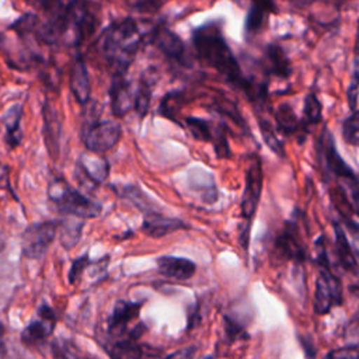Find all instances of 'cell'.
<instances>
[{
    "label": "cell",
    "mask_w": 359,
    "mask_h": 359,
    "mask_svg": "<svg viewBox=\"0 0 359 359\" xmlns=\"http://www.w3.org/2000/svg\"><path fill=\"white\" fill-rule=\"evenodd\" d=\"M192 42L202 60L223 74L230 84L245 93L250 80L243 76L240 65L224 41L217 22H206L194 29Z\"/></svg>",
    "instance_id": "cell-1"
},
{
    "label": "cell",
    "mask_w": 359,
    "mask_h": 359,
    "mask_svg": "<svg viewBox=\"0 0 359 359\" xmlns=\"http://www.w3.org/2000/svg\"><path fill=\"white\" fill-rule=\"evenodd\" d=\"M142 39L136 20L125 18L111 24L102 32L100 38V50L115 67V72L126 73L140 48Z\"/></svg>",
    "instance_id": "cell-2"
},
{
    "label": "cell",
    "mask_w": 359,
    "mask_h": 359,
    "mask_svg": "<svg viewBox=\"0 0 359 359\" xmlns=\"http://www.w3.org/2000/svg\"><path fill=\"white\" fill-rule=\"evenodd\" d=\"M49 199L56 205L57 210L79 219H93L101 215L102 205L91 198L84 196L77 189L72 188L66 181L56 178L48 188Z\"/></svg>",
    "instance_id": "cell-3"
},
{
    "label": "cell",
    "mask_w": 359,
    "mask_h": 359,
    "mask_svg": "<svg viewBox=\"0 0 359 359\" xmlns=\"http://www.w3.org/2000/svg\"><path fill=\"white\" fill-rule=\"evenodd\" d=\"M317 248H318L317 259H318L320 272L316 282L313 306L317 314H325L331 310V307L342 303V286L339 279L331 271L323 238H318Z\"/></svg>",
    "instance_id": "cell-4"
},
{
    "label": "cell",
    "mask_w": 359,
    "mask_h": 359,
    "mask_svg": "<svg viewBox=\"0 0 359 359\" xmlns=\"http://www.w3.org/2000/svg\"><path fill=\"white\" fill-rule=\"evenodd\" d=\"M57 233V223L53 220H43L29 224L21 236V251L25 258H42Z\"/></svg>",
    "instance_id": "cell-5"
},
{
    "label": "cell",
    "mask_w": 359,
    "mask_h": 359,
    "mask_svg": "<svg viewBox=\"0 0 359 359\" xmlns=\"http://www.w3.org/2000/svg\"><path fill=\"white\" fill-rule=\"evenodd\" d=\"M121 135L122 128L115 121L90 122L83 130V142L88 151L102 154L119 142Z\"/></svg>",
    "instance_id": "cell-6"
},
{
    "label": "cell",
    "mask_w": 359,
    "mask_h": 359,
    "mask_svg": "<svg viewBox=\"0 0 359 359\" xmlns=\"http://www.w3.org/2000/svg\"><path fill=\"white\" fill-rule=\"evenodd\" d=\"M317 150H318L320 167L324 174H330V175L332 174L334 177H337V180L355 175L352 168L338 154L335 143H334V137L328 132L327 128L323 129V132L318 137Z\"/></svg>",
    "instance_id": "cell-7"
},
{
    "label": "cell",
    "mask_w": 359,
    "mask_h": 359,
    "mask_svg": "<svg viewBox=\"0 0 359 359\" xmlns=\"http://www.w3.org/2000/svg\"><path fill=\"white\" fill-rule=\"evenodd\" d=\"M262 182H264V174H262V165L261 160L258 157H254L247 168L245 174V187L241 198V215L248 222L254 216L257 206L259 203L261 192H262Z\"/></svg>",
    "instance_id": "cell-8"
},
{
    "label": "cell",
    "mask_w": 359,
    "mask_h": 359,
    "mask_svg": "<svg viewBox=\"0 0 359 359\" xmlns=\"http://www.w3.org/2000/svg\"><path fill=\"white\" fill-rule=\"evenodd\" d=\"M56 321L57 320L55 311L48 304L43 303L38 309L36 318L32 320L22 331L21 341L25 345H38L45 342L52 335Z\"/></svg>",
    "instance_id": "cell-9"
},
{
    "label": "cell",
    "mask_w": 359,
    "mask_h": 359,
    "mask_svg": "<svg viewBox=\"0 0 359 359\" xmlns=\"http://www.w3.org/2000/svg\"><path fill=\"white\" fill-rule=\"evenodd\" d=\"M77 170V180L86 178L91 187H97L107 180L109 164L104 157H101V154L87 150L79 157Z\"/></svg>",
    "instance_id": "cell-10"
},
{
    "label": "cell",
    "mask_w": 359,
    "mask_h": 359,
    "mask_svg": "<svg viewBox=\"0 0 359 359\" xmlns=\"http://www.w3.org/2000/svg\"><path fill=\"white\" fill-rule=\"evenodd\" d=\"M299 227L294 222H287L285 230L275 240V251L278 255L294 262H303L306 258L304 248L299 238Z\"/></svg>",
    "instance_id": "cell-11"
},
{
    "label": "cell",
    "mask_w": 359,
    "mask_h": 359,
    "mask_svg": "<svg viewBox=\"0 0 359 359\" xmlns=\"http://www.w3.org/2000/svg\"><path fill=\"white\" fill-rule=\"evenodd\" d=\"M142 303L118 300L112 309V314L108 320V334L114 338L128 335V325L130 321L137 318Z\"/></svg>",
    "instance_id": "cell-12"
},
{
    "label": "cell",
    "mask_w": 359,
    "mask_h": 359,
    "mask_svg": "<svg viewBox=\"0 0 359 359\" xmlns=\"http://www.w3.org/2000/svg\"><path fill=\"white\" fill-rule=\"evenodd\" d=\"M43 116V142L48 150V154L52 160L59 157L60 149V135H62V122L57 111L49 101H45L42 108Z\"/></svg>",
    "instance_id": "cell-13"
},
{
    "label": "cell",
    "mask_w": 359,
    "mask_h": 359,
    "mask_svg": "<svg viewBox=\"0 0 359 359\" xmlns=\"http://www.w3.org/2000/svg\"><path fill=\"white\" fill-rule=\"evenodd\" d=\"M109 100L112 114L116 118H122L130 109H133V94L130 93V84L128 83L125 73H114L109 88Z\"/></svg>",
    "instance_id": "cell-14"
},
{
    "label": "cell",
    "mask_w": 359,
    "mask_h": 359,
    "mask_svg": "<svg viewBox=\"0 0 359 359\" xmlns=\"http://www.w3.org/2000/svg\"><path fill=\"white\" fill-rule=\"evenodd\" d=\"M151 41L167 57L185 63V43L175 32L165 27H158L153 31Z\"/></svg>",
    "instance_id": "cell-15"
},
{
    "label": "cell",
    "mask_w": 359,
    "mask_h": 359,
    "mask_svg": "<svg viewBox=\"0 0 359 359\" xmlns=\"http://www.w3.org/2000/svg\"><path fill=\"white\" fill-rule=\"evenodd\" d=\"M185 223L177 217H167L163 216L161 213H157L154 210L146 212L143 223H142V230L144 234L153 238H160L164 237L175 230L184 229Z\"/></svg>",
    "instance_id": "cell-16"
},
{
    "label": "cell",
    "mask_w": 359,
    "mask_h": 359,
    "mask_svg": "<svg viewBox=\"0 0 359 359\" xmlns=\"http://www.w3.org/2000/svg\"><path fill=\"white\" fill-rule=\"evenodd\" d=\"M69 84L76 101L81 105H86L90 101L91 83L87 65L81 57H76V60L72 65Z\"/></svg>",
    "instance_id": "cell-17"
},
{
    "label": "cell",
    "mask_w": 359,
    "mask_h": 359,
    "mask_svg": "<svg viewBox=\"0 0 359 359\" xmlns=\"http://www.w3.org/2000/svg\"><path fill=\"white\" fill-rule=\"evenodd\" d=\"M157 269L161 275L167 278L185 280L194 276L196 271V265L187 258L164 255L157 258Z\"/></svg>",
    "instance_id": "cell-18"
},
{
    "label": "cell",
    "mask_w": 359,
    "mask_h": 359,
    "mask_svg": "<svg viewBox=\"0 0 359 359\" xmlns=\"http://www.w3.org/2000/svg\"><path fill=\"white\" fill-rule=\"evenodd\" d=\"M334 233H335L337 255H338L341 266L346 272H349L351 275H358L359 273V265H358L355 252L351 247V243L348 241V237H346V233H345L344 227L338 222H334Z\"/></svg>",
    "instance_id": "cell-19"
},
{
    "label": "cell",
    "mask_w": 359,
    "mask_h": 359,
    "mask_svg": "<svg viewBox=\"0 0 359 359\" xmlns=\"http://www.w3.org/2000/svg\"><path fill=\"white\" fill-rule=\"evenodd\" d=\"M105 351L111 359H143L142 346L137 344V339L129 335L115 338V341L105 346Z\"/></svg>",
    "instance_id": "cell-20"
},
{
    "label": "cell",
    "mask_w": 359,
    "mask_h": 359,
    "mask_svg": "<svg viewBox=\"0 0 359 359\" xmlns=\"http://www.w3.org/2000/svg\"><path fill=\"white\" fill-rule=\"evenodd\" d=\"M21 116H22V105L17 102L8 107L1 118L6 128V142L10 149H14L21 143V139H22V132L20 128Z\"/></svg>",
    "instance_id": "cell-21"
},
{
    "label": "cell",
    "mask_w": 359,
    "mask_h": 359,
    "mask_svg": "<svg viewBox=\"0 0 359 359\" xmlns=\"http://www.w3.org/2000/svg\"><path fill=\"white\" fill-rule=\"evenodd\" d=\"M275 11V4L272 0H252L245 18L247 34H257L265 24L268 15Z\"/></svg>",
    "instance_id": "cell-22"
},
{
    "label": "cell",
    "mask_w": 359,
    "mask_h": 359,
    "mask_svg": "<svg viewBox=\"0 0 359 359\" xmlns=\"http://www.w3.org/2000/svg\"><path fill=\"white\" fill-rule=\"evenodd\" d=\"M84 226V220H79V217L69 216L67 219H63L57 223V231H59V240L60 244L66 250H72L81 237V229Z\"/></svg>",
    "instance_id": "cell-23"
},
{
    "label": "cell",
    "mask_w": 359,
    "mask_h": 359,
    "mask_svg": "<svg viewBox=\"0 0 359 359\" xmlns=\"http://www.w3.org/2000/svg\"><path fill=\"white\" fill-rule=\"evenodd\" d=\"M266 57L269 60L271 65V70L275 76L280 77V79H287L292 67H290V62L285 55V50L276 45V43H269L266 46Z\"/></svg>",
    "instance_id": "cell-24"
},
{
    "label": "cell",
    "mask_w": 359,
    "mask_h": 359,
    "mask_svg": "<svg viewBox=\"0 0 359 359\" xmlns=\"http://www.w3.org/2000/svg\"><path fill=\"white\" fill-rule=\"evenodd\" d=\"M275 122L278 129L285 135H293L302 128V122L297 119L293 108L289 104H280L276 108Z\"/></svg>",
    "instance_id": "cell-25"
},
{
    "label": "cell",
    "mask_w": 359,
    "mask_h": 359,
    "mask_svg": "<svg viewBox=\"0 0 359 359\" xmlns=\"http://www.w3.org/2000/svg\"><path fill=\"white\" fill-rule=\"evenodd\" d=\"M153 88V81L151 77L149 76H142L139 80V86L136 93L133 94V109L137 112L140 118L146 116L150 108V101H151V90Z\"/></svg>",
    "instance_id": "cell-26"
},
{
    "label": "cell",
    "mask_w": 359,
    "mask_h": 359,
    "mask_svg": "<svg viewBox=\"0 0 359 359\" xmlns=\"http://www.w3.org/2000/svg\"><path fill=\"white\" fill-rule=\"evenodd\" d=\"M184 102H187V95L181 91H172L161 100L158 111L163 116L177 121V114L180 112V108Z\"/></svg>",
    "instance_id": "cell-27"
},
{
    "label": "cell",
    "mask_w": 359,
    "mask_h": 359,
    "mask_svg": "<svg viewBox=\"0 0 359 359\" xmlns=\"http://www.w3.org/2000/svg\"><path fill=\"white\" fill-rule=\"evenodd\" d=\"M321 121V102L318 101L314 93H309L306 95L304 108H303V119L302 126L306 129L307 126L317 125Z\"/></svg>",
    "instance_id": "cell-28"
},
{
    "label": "cell",
    "mask_w": 359,
    "mask_h": 359,
    "mask_svg": "<svg viewBox=\"0 0 359 359\" xmlns=\"http://www.w3.org/2000/svg\"><path fill=\"white\" fill-rule=\"evenodd\" d=\"M185 123L196 140L212 142L215 128L210 125V122L201 118H195V116H187Z\"/></svg>",
    "instance_id": "cell-29"
},
{
    "label": "cell",
    "mask_w": 359,
    "mask_h": 359,
    "mask_svg": "<svg viewBox=\"0 0 359 359\" xmlns=\"http://www.w3.org/2000/svg\"><path fill=\"white\" fill-rule=\"evenodd\" d=\"M258 125H259L261 135H262V137H264L265 144H266L275 154H278L279 157H285L283 144H282V142L278 139L273 126H272L265 118H264V119H262V118H258Z\"/></svg>",
    "instance_id": "cell-30"
},
{
    "label": "cell",
    "mask_w": 359,
    "mask_h": 359,
    "mask_svg": "<svg viewBox=\"0 0 359 359\" xmlns=\"http://www.w3.org/2000/svg\"><path fill=\"white\" fill-rule=\"evenodd\" d=\"M215 109H216L217 112H220L222 115L230 118L236 125L243 126L244 129L247 128V126H245V122H244V119H243V116H241V114L238 112V109H237V107H236V104L231 102V101H229L227 98H223V97L216 98V100H215Z\"/></svg>",
    "instance_id": "cell-31"
},
{
    "label": "cell",
    "mask_w": 359,
    "mask_h": 359,
    "mask_svg": "<svg viewBox=\"0 0 359 359\" xmlns=\"http://www.w3.org/2000/svg\"><path fill=\"white\" fill-rule=\"evenodd\" d=\"M342 136L348 144L359 146V111L352 112L342 123Z\"/></svg>",
    "instance_id": "cell-32"
},
{
    "label": "cell",
    "mask_w": 359,
    "mask_h": 359,
    "mask_svg": "<svg viewBox=\"0 0 359 359\" xmlns=\"http://www.w3.org/2000/svg\"><path fill=\"white\" fill-rule=\"evenodd\" d=\"M212 142L215 146L216 156L219 158L230 157V147H229V142H227V136H226V128L223 125L215 126Z\"/></svg>",
    "instance_id": "cell-33"
},
{
    "label": "cell",
    "mask_w": 359,
    "mask_h": 359,
    "mask_svg": "<svg viewBox=\"0 0 359 359\" xmlns=\"http://www.w3.org/2000/svg\"><path fill=\"white\" fill-rule=\"evenodd\" d=\"M346 345L359 346V310L351 317L342 332Z\"/></svg>",
    "instance_id": "cell-34"
},
{
    "label": "cell",
    "mask_w": 359,
    "mask_h": 359,
    "mask_svg": "<svg viewBox=\"0 0 359 359\" xmlns=\"http://www.w3.org/2000/svg\"><path fill=\"white\" fill-rule=\"evenodd\" d=\"M122 196L123 198H128L130 202H133L139 209L142 210H146V212H150L151 209L149 208V199L142 194V191L136 187H132V185H128V187H123L122 191H121Z\"/></svg>",
    "instance_id": "cell-35"
},
{
    "label": "cell",
    "mask_w": 359,
    "mask_h": 359,
    "mask_svg": "<svg viewBox=\"0 0 359 359\" xmlns=\"http://www.w3.org/2000/svg\"><path fill=\"white\" fill-rule=\"evenodd\" d=\"M170 0H126L128 6L140 13H153L157 11L163 4Z\"/></svg>",
    "instance_id": "cell-36"
},
{
    "label": "cell",
    "mask_w": 359,
    "mask_h": 359,
    "mask_svg": "<svg viewBox=\"0 0 359 359\" xmlns=\"http://www.w3.org/2000/svg\"><path fill=\"white\" fill-rule=\"evenodd\" d=\"M341 219L351 236V247L359 258V223L355 219H352V216H342Z\"/></svg>",
    "instance_id": "cell-37"
},
{
    "label": "cell",
    "mask_w": 359,
    "mask_h": 359,
    "mask_svg": "<svg viewBox=\"0 0 359 359\" xmlns=\"http://www.w3.org/2000/svg\"><path fill=\"white\" fill-rule=\"evenodd\" d=\"M88 264H90V258H88L87 254H84V255H81V257H79V258H76V259L73 261V264H72V266H70V269H69V273H67L69 282H70L72 285L76 283V280L81 276L83 271L88 266Z\"/></svg>",
    "instance_id": "cell-38"
},
{
    "label": "cell",
    "mask_w": 359,
    "mask_h": 359,
    "mask_svg": "<svg viewBox=\"0 0 359 359\" xmlns=\"http://www.w3.org/2000/svg\"><path fill=\"white\" fill-rule=\"evenodd\" d=\"M325 359H359V346L345 345L331 351Z\"/></svg>",
    "instance_id": "cell-39"
},
{
    "label": "cell",
    "mask_w": 359,
    "mask_h": 359,
    "mask_svg": "<svg viewBox=\"0 0 359 359\" xmlns=\"http://www.w3.org/2000/svg\"><path fill=\"white\" fill-rule=\"evenodd\" d=\"M224 327H226V334L230 341H234L236 338H240L243 335V331H244L243 327L238 323H236L233 318L226 317Z\"/></svg>",
    "instance_id": "cell-40"
},
{
    "label": "cell",
    "mask_w": 359,
    "mask_h": 359,
    "mask_svg": "<svg viewBox=\"0 0 359 359\" xmlns=\"http://www.w3.org/2000/svg\"><path fill=\"white\" fill-rule=\"evenodd\" d=\"M194 351H195V348H185V349H181V351L172 353L168 359H192Z\"/></svg>",
    "instance_id": "cell-41"
},
{
    "label": "cell",
    "mask_w": 359,
    "mask_h": 359,
    "mask_svg": "<svg viewBox=\"0 0 359 359\" xmlns=\"http://www.w3.org/2000/svg\"><path fill=\"white\" fill-rule=\"evenodd\" d=\"M41 3H42V6H43V8H45L46 11H49V13L56 14L57 11L62 10L60 6H59V0H41Z\"/></svg>",
    "instance_id": "cell-42"
},
{
    "label": "cell",
    "mask_w": 359,
    "mask_h": 359,
    "mask_svg": "<svg viewBox=\"0 0 359 359\" xmlns=\"http://www.w3.org/2000/svg\"><path fill=\"white\" fill-rule=\"evenodd\" d=\"M353 56H355V69H359V20L356 27V36H355V45H353Z\"/></svg>",
    "instance_id": "cell-43"
},
{
    "label": "cell",
    "mask_w": 359,
    "mask_h": 359,
    "mask_svg": "<svg viewBox=\"0 0 359 359\" xmlns=\"http://www.w3.org/2000/svg\"><path fill=\"white\" fill-rule=\"evenodd\" d=\"M6 355V341H4V327L0 324V356Z\"/></svg>",
    "instance_id": "cell-44"
},
{
    "label": "cell",
    "mask_w": 359,
    "mask_h": 359,
    "mask_svg": "<svg viewBox=\"0 0 359 359\" xmlns=\"http://www.w3.org/2000/svg\"><path fill=\"white\" fill-rule=\"evenodd\" d=\"M349 290H351V293H353L359 299V283H352L349 286Z\"/></svg>",
    "instance_id": "cell-45"
},
{
    "label": "cell",
    "mask_w": 359,
    "mask_h": 359,
    "mask_svg": "<svg viewBox=\"0 0 359 359\" xmlns=\"http://www.w3.org/2000/svg\"><path fill=\"white\" fill-rule=\"evenodd\" d=\"M208 359H212V358H208Z\"/></svg>",
    "instance_id": "cell-46"
},
{
    "label": "cell",
    "mask_w": 359,
    "mask_h": 359,
    "mask_svg": "<svg viewBox=\"0 0 359 359\" xmlns=\"http://www.w3.org/2000/svg\"><path fill=\"white\" fill-rule=\"evenodd\" d=\"M339 1H344V0H339Z\"/></svg>",
    "instance_id": "cell-47"
}]
</instances>
